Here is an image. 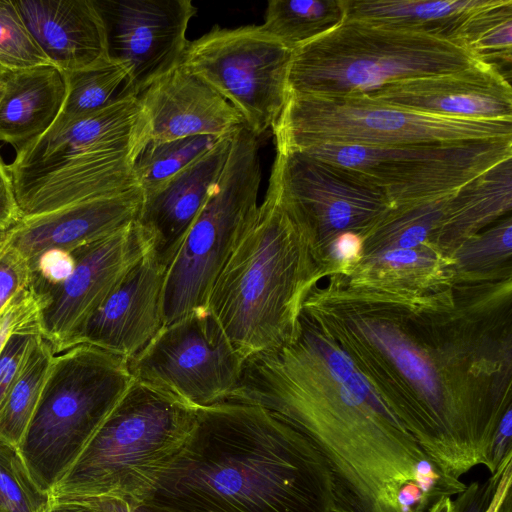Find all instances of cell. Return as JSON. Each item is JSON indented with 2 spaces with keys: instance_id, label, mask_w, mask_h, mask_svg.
Wrapping results in <instances>:
<instances>
[{
  "instance_id": "18",
  "label": "cell",
  "mask_w": 512,
  "mask_h": 512,
  "mask_svg": "<svg viewBox=\"0 0 512 512\" xmlns=\"http://www.w3.org/2000/svg\"><path fill=\"white\" fill-rule=\"evenodd\" d=\"M166 271L147 251L88 319L72 346L87 343L127 360L140 352L164 325Z\"/></svg>"
},
{
  "instance_id": "1",
  "label": "cell",
  "mask_w": 512,
  "mask_h": 512,
  "mask_svg": "<svg viewBox=\"0 0 512 512\" xmlns=\"http://www.w3.org/2000/svg\"><path fill=\"white\" fill-rule=\"evenodd\" d=\"M315 312L449 485L477 465L490 471L494 434L511 409L507 283L337 284Z\"/></svg>"
},
{
  "instance_id": "41",
  "label": "cell",
  "mask_w": 512,
  "mask_h": 512,
  "mask_svg": "<svg viewBox=\"0 0 512 512\" xmlns=\"http://www.w3.org/2000/svg\"><path fill=\"white\" fill-rule=\"evenodd\" d=\"M21 220L13 180L0 154V227L10 229Z\"/></svg>"
},
{
  "instance_id": "10",
  "label": "cell",
  "mask_w": 512,
  "mask_h": 512,
  "mask_svg": "<svg viewBox=\"0 0 512 512\" xmlns=\"http://www.w3.org/2000/svg\"><path fill=\"white\" fill-rule=\"evenodd\" d=\"M260 182L258 137L244 125L233 133L220 178L167 268L164 325L207 307L215 280L257 215Z\"/></svg>"
},
{
  "instance_id": "24",
  "label": "cell",
  "mask_w": 512,
  "mask_h": 512,
  "mask_svg": "<svg viewBox=\"0 0 512 512\" xmlns=\"http://www.w3.org/2000/svg\"><path fill=\"white\" fill-rule=\"evenodd\" d=\"M512 209V158L474 178L445 203L431 244L449 254Z\"/></svg>"
},
{
  "instance_id": "37",
  "label": "cell",
  "mask_w": 512,
  "mask_h": 512,
  "mask_svg": "<svg viewBox=\"0 0 512 512\" xmlns=\"http://www.w3.org/2000/svg\"><path fill=\"white\" fill-rule=\"evenodd\" d=\"M32 283L29 261L7 243L0 249V311Z\"/></svg>"
},
{
  "instance_id": "43",
  "label": "cell",
  "mask_w": 512,
  "mask_h": 512,
  "mask_svg": "<svg viewBox=\"0 0 512 512\" xmlns=\"http://www.w3.org/2000/svg\"><path fill=\"white\" fill-rule=\"evenodd\" d=\"M426 512H453L451 497H441L435 501Z\"/></svg>"
},
{
  "instance_id": "23",
  "label": "cell",
  "mask_w": 512,
  "mask_h": 512,
  "mask_svg": "<svg viewBox=\"0 0 512 512\" xmlns=\"http://www.w3.org/2000/svg\"><path fill=\"white\" fill-rule=\"evenodd\" d=\"M0 98V141L16 151L56 120L66 93L65 76L53 65L9 71Z\"/></svg>"
},
{
  "instance_id": "44",
  "label": "cell",
  "mask_w": 512,
  "mask_h": 512,
  "mask_svg": "<svg viewBox=\"0 0 512 512\" xmlns=\"http://www.w3.org/2000/svg\"><path fill=\"white\" fill-rule=\"evenodd\" d=\"M131 512H182L177 511L173 509H169L166 507L148 504V503H141L136 506L131 507Z\"/></svg>"
},
{
  "instance_id": "13",
  "label": "cell",
  "mask_w": 512,
  "mask_h": 512,
  "mask_svg": "<svg viewBox=\"0 0 512 512\" xmlns=\"http://www.w3.org/2000/svg\"><path fill=\"white\" fill-rule=\"evenodd\" d=\"M127 363L132 380L198 408L230 398L240 383L244 360L204 307L164 325Z\"/></svg>"
},
{
  "instance_id": "32",
  "label": "cell",
  "mask_w": 512,
  "mask_h": 512,
  "mask_svg": "<svg viewBox=\"0 0 512 512\" xmlns=\"http://www.w3.org/2000/svg\"><path fill=\"white\" fill-rule=\"evenodd\" d=\"M221 138L191 136L164 142H148L133 163L138 187L143 194L156 189L207 153Z\"/></svg>"
},
{
  "instance_id": "31",
  "label": "cell",
  "mask_w": 512,
  "mask_h": 512,
  "mask_svg": "<svg viewBox=\"0 0 512 512\" xmlns=\"http://www.w3.org/2000/svg\"><path fill=\"white\" fill-rule=\"evenodd\" d=\"M66 93L56 121L72 120L95 112L119 94L127 71L110 58L69 73H64Z\"/></svg>"
},
{
  "instance_id": "7",
  "label": "cell",
  "mask_w": 512,
  "mask_h": 512,
  "mask_svg": "<svg viewBox=\"0 0 512 512\" xmlns=\"http://www.w3.org/2000/svg\"><path fill=\"white\" fill-rule=\"evenodd\" d=\"M479 62L458 42L345 19L293 50L287 96L366 94L395 81L451 73Z\"/></svg>"
},
{
  "instance_id": "46",
  "label": "cell",
  "mask_w": 512,
  "mask_h": 512,
  "mask_svg": "<svg viewBox=\"0 0 512 512\" xmlns=\"http://www.w3.org/2000/svg\"><path fill=\"white\" fill-rule=\"evenodd\" d=\"M9 71L3 69L2 67H0V79H4V77L6 76V74L8 73Z\"/></svg>"
},
{
  "instance_id": "29",
  "label": "cell",
  "mask_w": 512,
  "mask_h": 512,
  "mask_svg": "<svg viewBox=\"0 0 512 512\" xmlns=\"http://www.w3.org/2000/svg\"><path fill=\"white\" fill-rule=\"evenodd\" d=\"M454 281L482 283L511 279L512 220L496 225L459 244L449 254Z\"/></svg>"
},
{
  "instance_id": "36",
  "label": "cell",
  "mask_w": 512,
  "mask_h": 512,
  "mask_svg": "<svg viewBox=\"0 0 512 512\" xmlns=\"http://www.w3.org/2000/svg\"><path fill=\"white\" fill-rule=\"evenodd\" d=\"M43 306V298L36 292L32 283L5 305L0 311V353L13 335H41Z\"/></svg>"
},
{
  "instance_id": "3",
  "label": "cell",
  "mask_w": 512,
  "mask_h": 512,
  "mask_svg": "<svg viewBox=\"0 0 512 512\" xmlns=\"http://www.w3.org/2000/svg\"><path fill=\"white\" fill-rule=\"evenodd\" d=\"M143 503L182 512H332L327 461L296 427L252 403L197 408L185 444Z\"/></svg>"
},
{
  "instance_id": "45",
  "label": "cell",
  "mask_w": 512,
  "mask_h": 512,
  "mask_svg": "<svg viewBox=\"0 0 512 512\" xmlns=\"http://www.w3.org/2000/svg\"><path fill=\"white\" fill-rule=\"evenodd\" d=\"M496 512H512L511 487L506 491L505 496L499 504Z\"/></svg>"
},
{
  "instance_id": "21",
  "label": "cell",
  "mask_w": 512,
  "mask_h": 512,
  "mask_svg": "<svg viewBox=\"0 0 512 512\" xmlns=\"http://www.w3.org/2000/svg\"><path fill=\"white\" fill-rule=\"evenodd\" d=\"M142 200V190L136 186L119 194L22 218L8 229L6 243L31 265L48 249L72 252L130 225L138 217Z\"/></svg>"
},
{
  "instance_id": "12",
  "label": "cell",
  "mask_w": 512,
  "mask_h": 512,
  "mask_svg": "<svg viewBox=\"0 0 512 512\" xmlns=\"http://www.w3.org/2000/svg\"><path fill=\"white\" fill-rule=\"evenodd\" d=\"M292 53L260 26H215L189 42L182 65L224 97L259 138L286 103Z\"/></svg>"
},
{
  "instance_id": "42",
  "label": "cell",
  "mask_w": 512,
  "mask_h": 512,
  "mask_svg": "<svg viewBox=\"0 0 512 512\" xmlns=\"http://www.w3.org/2000/svg\"><path fill=\"white\" fill-rule=\"evenodd\" d=\"M512 412L509 409L504 416L502 417L496 432L494 434V438L491 445V470L490 473L493 474L496 469L499 467L501 462L512 453Z\"/></svg>"
},
{
  "instance_id": "14",
  "label": "cell",
  "mask_w": 512,
  "mask_h": 512,
  "mask_svg": "<svg viewBox=\"0 0 512 512\" xmlns=\"http://www.w3.org/2000/svg\"><path fill=\"white\" fill-rule=\"evenodd\" d=\"M267 192L310 231L322 259L337 235L363 238L392 208L361 174L299 151H277Z\"/></svg>"
},
{
  "instance_id": "9",
  "label": "cell",
  "mask_w": 512,
  "mask_h": 512,
  "mask_svg": "<svg viewBox=\"0 0 512 512\" xmlns=\"http://www.w3.org/2000/svg\"><path fill=\"white\" fill-rule=\"evenodd\" d=\"M277 151L321 145L395 146L512 137V121L436 116L365 94L288 95L272 126Z\"/></svg>"
},
{
  "instance_id": "40",
  "label": "cell",
  "mask_w": 512,
  "mask_h": 512,
  "mask_svg": "<svg viewBox=\"0 0 512 512\" xmlns=\"http://www.w3.org/2000/svg\"><path fill=\"white\" fill-rule=\"evenodd\" d=\"M45 512H131V506L112 498H50Z\"/></svg>"
},
{
  "instance_id": "48",
  "label": "cell",
  "mask_w": 512,
  "mask_h": 512,
  "mask_svg": "<svg viewBox=\"0 0 512 512\" xmlns=\"http://www.w3.org/2000/svg\"><path fill=\"white\" fill-rule=\"evenodd\" d=\"M332 512H349V511H346L338 506H335V508L332 510Z\"/></svg>"
},
{
  "instance_id": "5",
  "label": "cell",
  "mask_w": 512,
  "mask_h": 512,
  "mask_svg": "<svg viewBox=\"0 0 512 512\" xmlns=\"http://www.w3.org/2000/svg\"><path fill=\"white\" fill-rule=\"evenodd\" d=\"M148 141L138 97L117 96L90 114L55 120L8 165L21 219L138 186L133 163Z\"/></svg>"
},
{
  "instance_id": "22",
  "label": "cell",
  "mask_w": 512,
  "mask_h": 512,
  "mask_svg": "<svg viewBox=\"0 0 512 512\" xmlns=\"http://www.w3.org/2000/svg\"><path fill=\"white\" fill-rule=\"evenodd\" d=\"M15 5L39 47L63 73L109 58L94 0H19Z\"/></svg>"
},
{
  "instance_id": "6",
  "label": "cell",
  "mask_w": 512,
  "mask_h": 512,
  "mask_svg": "<svg viewBox=\"0 0 512 512\" xmlns=\"http://www.w3.org/2000/svg\"><path fill=\"white\" fill-rule=\"evenodd\" d=\"M196 417L197 407L132 380L50 498L143 503L185 444Z\"/></svg>"
},
{
  "instance_id": "35",
  "label": "cell",
  "mask_w": 512,
  "mask_h": 512,
  "mask_svg": "<svg viewBox=\"0 0 512 512\" xmlns=\"http://www.w3.org/2000/svg\"><path fill=\"white\" fill-rule=\"evenodd\" d=\"M52 65L12 0H0V67L18 71Z\"/></svg>"
},
{
  "instance_id": "17",
  "label": "cell",
  "mask_w": 512,
  "mask_h": 512,
  "mask_svg": "<svg viewBox=\"0 0 512 512\" xmlns=\"http://www.w3.org/2000/svg\"><path fill=\"white\" fill-rule=\"evenodd\" d=\"M365 95L436 116L512 121L510 82L484 62L451 73L395 81Z\"/></svg>"
},
{
  "instance_id": "25",
  "label": "cell",
  "mask_w": 512,
  "mask_h": 512,
  "mask_svg": "<svg viewBox=\"0 0 512 512\" xmlns=\"http://www.w3.org/2000/svg\"><path fill=\"white\" fill-rule=\"evenodd\" d=\"M333 277L349 287L389 291L423 290L455 282L449 256L430 242L363 255L345 274Z\"/></svg>"
},
{
  "instance_id": "8",
  "label": "cell",
  "mask_w": 512,
  "mask_h": 512,
  "mask_svg": "<svg viewBox=\"0 0 512 512\" xmlns=\"http://www.w3.org/2000/svg\"><path fill=\"white\" fill-rule=\"evenodd\" d=\"M132 382L127 359L79 343L54 354L17 446L29 475L50 493Z\"/></svg>"
},
{
  "instance_id": "26",
  "label": "cell",
  "mask_w": 512,
  "mask_h": 512,
  "mask_svg": "<svg viewBox=\"0 0 512 512\" xmlns=\"http://www.w3.org/2000/svg\"><path fill=\"white\" fill-rule=\"evenodd\" d=\"M346 19L460 41L469 18L490 0H345ZM462 44V43H461Z\"/></svg>"
},
{
  "instance_id": "27",
  "label": "cell",
  "mask_w": 512,
  "mask_h": 512,
  "mask_svg": "<svg viewBox=\"0 0 512 512\" xmlns=\"http://www.w3.org/2000/svg\"><path fill=\"white\" fill-rule=\"evenodd\" d=\"M345 19V0H271L260 28L294 50L332 31Z\"/></svg>"
},
{
  "instance_id": "34",
  "label": "cell",
  "mask_w": 512,
  "mask_h": 512,
  "mask_svg": "<svg viewBox=\"0 0 512 512\" xmlns=\"http://www.w3.org/2000/svg\"><path fill=\"white\" fill-rule=\"evenodd\" d=\"M48 493L32 480L13 444L0 438V512H45Z\"/></svg>"
},
{
  "instance_id": "33",
  "label": "cell",
  "mask_w": 512,
  "mask_h": 512,
  "mask_svg": "<svg viewBox=\"0 0 512 512\" xmlns=\"http://www.w3.org/2000/svg\"><path fill=\"white\" fill-rule=\"evenodd\" d=\"M460 41L481 62L496 69H498L497 64L499 63L510 65L512 58V1L490 0L485 7L474 13L466 22L461 32Z\"/></svg>"
},
{
  "instance_id": "19",
  "label": "cell",
  "mask_w": 512,
  "mask_h": 512,
  "mask_svg": "<svg viewBox=\"0 0 512 512\" xmlns=\"http://www.w3.org/2000/svg\"><path fill=\"white\" fill-rule=\"evenodd\" d=\"M232 136L222 137L192 164L143 194L136 223L148 252L165 268L216 186L230 153Z\"/></svg>"
},
{
  "instance_id": "16",
  "label": "cell",
  "mask_w": 512,
  "mask_h": 512,
  "mask_svg": "<svg viewBox=\"0 0 512 512\" xmlns=\"http://www.w3.org/2000/svg\"><path fill=\"white\" fill-rule=\"evenodd\" d=\"M149 250L135 222L71 253L75 268L62 284L35 288L43 298L41 336L54 353L70 346L125 274Z\"/></svg>"
},
{
  "instance_id": "38",
  "label": "cell",
  "mask_w": 512,
  "mask_h": 512,
  "mask_svg": "<svg viewBox=\"0 0 512 512\" xmlns=\"http://www.w3.org/2000/svg\"><path fill=\"white\" fill-rule=\"evenodd\" d=\"M75 259L71 252L52 248L39 254L32 262V285L35 288L57 286L73 273Z\"/></svg>"
},
{
  "instance_id": "30",
  "label": "cell",
  "mask_w": 512,
  "mask_h": 512,
  "mask_svg": "<svg viewBox=\"0 0 512 512\" xmlns=\"http://www.w3.org/2000/svg\"><path fill=\"white\" fill-rule=\"evenodd\" d=\"M448 198L392 207L363 237L361 256L431 243Z\"/></svg>"
},
{
  "instance_id": "15",
  "label": "cell",
  "mask_w": 512,
  "mask_h": 512,
  "mask_svg": "<svg viewBox=\"0 0 512 512\" xmlns=\"http://www.w3.org/2000/svg\"><path fill=\"white\" fill-rule=\"evenodd\" d=\"M104 23L107 55L127 78L119 96L138 97L182 64L186 31L197 8L190 0H94Z\"/></svg>"
},
{
  "instance_id": "4",
  "label": "cell",
  "mask_w": 512,
  "mask_h": 512,
  "mask_svg": "<svg viewBox=\"0 0 512 512\" xmlns=\"http://www.w3.org/2000/svg\"><path fill=\"white\" fill-rule=\"evenodd\" d=\"M324 276L313 235L267 192L215 280L207 308L245 362L292 340L303 303Z\"/></svg>"
},
{
  "instance_id": "2",
  "label": "cell",
  "mask_w": 512,
  "mask_h": 512,
  "mask_svg": "<svg viewBox=\"0 0 512 512\" xmlns=\"http://www.w3.org/2000/svg\"><path fill=\"white\" fill-rule=\"evenodd\" d=\"M228 401L260 405L315 445L336 506L349 512H426L457 495L336 341L301 314L285 345L245 360Z\"/></svg>"
},
{
  "instance_id": "28",
  "label": "cell",
  "mask_w": 512,
  "mask_h": 512,
  "mask_svg": "<svg viewBox=\"0 0 512 512\" xmlns=\"http://www.w3.org/2000/svg\"><path fill=\"white\" fill-rule=\"evenodd\" d=\"M54 354L51 344L38 335L0 406V438L16 447L37 408Z\"/></svg>"
},
{
  "instance_id": "20",
  "label": "cell",
  "mask_w": 512,
  "mask_h": 512,
  "mask_svg": "<svg viewBox=\"0 0 512 512\" xmlns=\"http://www.w3.org/2000/svg\"><path fill=\"white\" fill-rule=\"evenodd\" d=\"M138 98L148 124V142L224 137L245 125L224 97L182 64L154 81Z\"/></svg>"
},
{
  "instance_id": "39",
  "label": "cell",
  "mask_w": 512,
  "mask_h": 512,
  "mask_svg": "<svg viewBox=\"0 0 512 512\" xmlns=\"http://www.w3.org/2000/svg\"><path fill=\"white\" fill-rule=\"evenodd\" d=\"M37 334L13 335L0 353V406L11 388Z\"/></svg>"
},
{
  "instance_id": "11",
  "label": "cell",
  "mask_w": 512,
  "mask_h": 512,
  "mask_svg": "<svg viewBox=\"0 0 512 512\" xmlns=\"http://www.w3.org/2000/svg\"><path fill=\"white\" fill-rule=\"evenodd\" d=\"M299 152L361 174L397 207L452 196L512 158V137L395 146L321 145Z\"/></svg>"
},
{
  "instance_id": "47",
  "label": "cell",
  "mask_w": 512,
  "mask_h": 512,
  "mask_svg": "<svg viewBox=\"0 0 512 512\" xmlns=\"http://www.w3.org/2000/svg\"><path fill=\"white\" fill-rule=\"evenodd\" d=\"M4 90V80L0 79V98Z\"/></svg>"
}]
</instances>
